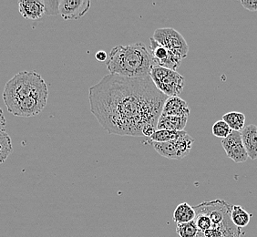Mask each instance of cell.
<instances>
[{"label": "cell", "mask_w": 257, "mask_h": 237, "mask_svg": "<svg viewBox=\"0 0 257 237\" xmlns=\"http://www.w3.org/2000/svg\"><path fill=\"white\" fill-rule=\"evenodd\" d=\"M187 122H188V117L161 115L157 123V130L181 132V131H184Z\"/></svg>", "instance_id": "14"}, {"label": "cell", "mask_w": 257, "mask_h": 237, "mask_svg": "<svg viewBox=\"0 0 257 237\" xmlns=\"http://www.w3.org/2000/svg\"><path fill=\"white\" fill-rule=\"evenodd\" d=\"M187 133L185 131L176 132V131H165V130H157L150 138L148 139L150 143H167L173 140L180 138Z\"/></svg>", "instance_id": "17"}, {"label": "cell", "mask_w": 257, "mask_h": 237, "mask_svg": "<svg viewBox=\"0 0 257 237\" xmlns=\"http://www.w3.org/2000/svg\"><path fill=\"white\" fill-rule=\"evenodd\" d=\"M241 134L248 158L255 160L257 159V126L254 124H249L243 128Z\"/></svg>", "instance_id": "13"}, {"label": "cell", "mask_w": 257, "mask_h": 237, "mask_svg": "<svg viewBox=\"0 0 257 237\" xmlns=\"http://www.w3.org/2000/svg\"><path fill=\"white\" fill-rule=\"evenodd\" d=\"M49 97L44 79L35 71H20L5 85L3 100L17 117H34L44 109Z\"/></svg>", "instance_id": "2"}, {"label": "cell", "mask_w": 257, "mask_h": 237, "mask_svg": "<svg viewBox=\"0 0 257 237\" xmlns=\"http://www.w3.org/2000/svg\"><path fill=\"white\" fill-rule=\"evenodd\" d=\"M176 232L179 237H196L198 229L193 220L192 222L177 224Z\"/></svg>", "instance_id": "20"}, {"label": "cell", "mask_w": 257, "mask_h": 237, "mask_svg": "<svg viewBox=\"0 0 257 237\" xmlns=\"http://www.w3.org/2000/svg\"><path fill=\"white\" fill-rule=\"evenodd\" d=\"M154 40L173 54L184 59L189 52V47L183 35L173 28H164L155 30Z\"/></svg>", "instance_id": "5"}, {"label": "cell", "mask_w": 257, "mask_h": 237, "mask_svg": "<svg viewBox=\"0 0 257 237\" xmlns=\"http://www.w3.org/2000/svg\"><path fill=\"white\" fill-rule=\"evenodd\" d=\"M90 6L89 0H60L59 15L65 20H78L86 15Z\"/></svg>", "instance_id": "9"}, {"label": "cell", "mask_w": 257, "mask_h": 237, "mask_svg": "<svg viewBox=\"0 0 257 237\" xmlns=\"http://www.w3.org/2000/svg\"><path fill=\"white\" fill-rule=\"evenodd\" d=\"M13 151L12 142L9 134L5 131H0V164L5 163Z\"/></svg>", "instance_id": "19"}, {"label": "cell", "mask_w": 257, "mask_h": 237, "mask_svg": "<svg viewBox=\"0 0 257 237\" xmlns=\"http://www.w3.org/2000/svg\"><path fill=\"white\" fill-rule=\"evenodd\" d=\"M149 76L155 87L168 98L178 97L183 92L184 78L176 70L154 66Z\"/></svg>", "instance_id": "4"}, {"label": "cell", "mask_w": 257, "mask_h": 237, "mask_svg": "<svg viewBox=\"0 0 257 237\" xmlns=\"http://www.w3.org/2000/svg\"><path fill=\"white\" fill-rule=\"evenodd\" d=\"M155 151L170 160H183L189 155L193 148L194 140L188 134L167 143H150Z\"/></svg>", "instance_id": "6"}, {"label": "cell", "mask_w": 257, "mask_h": 237, "mask_svg": "<svg viewBox=\"0 0 257 237\" xmlns=\"http://www.w3.org/2000/svg\"><path fill=\"white\" fill-rule=\"evenodd\" d=\"M150 53L155 66L173 70H176L181 66L183 59L179 57L178 55L173 54V52L169 51L163 46L159 44L158 42L154 40L153 37L150 38Z\"/></svg>", "instance_id": "7"}, {"label": "cell", "mask_w": 257, "mask_h": 237, "mask_svg": "<svg viewBox=\"0 0 257 237\" xmlns=\"http://www.w3.org/2000/svg\"><path fill=\"white\" fill-rule=\"evenodd\" d=\"M232 131L231 128L229 127L224 121H218L215 124L213 125V129H212V133L213 135L217 138L225 139L228 137L230 134L232 133Z\"/></svg>", "instance_id": "21"}, {"label": "cell", "mask_w": 257, "mask_h": 237, "mask_svg": "<svg viewBox=\"0 0 257 237\" xmlns=\"http://www.w3.org/2000/svg\"><path fill=\"white\" fill-rule=\"evenodd\" d=\"M251 214L244 210L242 206L234 204L231 208V220L233 224L238 228L247 226L251 220Z\"/></svg>", "instance_id": "16"}, {"label": "cell", "mask_w": 257, "mask_h": 237, "mask_svg": "<svg viewBox=\"0 0 257 237\" xmlns=\"http://www.w3.org/2000/svg\"><path fill=\"white\" fill-rule=\"evenodd\" d=\"M191 109L188 103L180 97H169L163 104L162 114L164 116L189 117Z\"/></svg>", "instance_id": "12"}, {"label": "cell", "mask_w": 257, "mask_h": 237, "mask_svg": "<svg viewBox=\"0 0 257 237\" xmlns=\"http://www.w3.org/2000/svg\"><path fill=\"white\" fill-rule=\"evenodd\" d=\"M222 146L228 157L234 163H242L247 161V153L242 144L240 132L232 131L228 137L222 140Z\"/></svg>", "instance_id": "8"}, {"label": "cell", "mask_w": 257, "mask_h": 237, "mask_svg": "<svg viewBox=\"0 0 257 237\" xmlns=\"http://www.w3.org/2000/svg\"><path fill=\"white\" fill-rule=\"evenodd\" d=\"M46 16L59 15V1L44 0Z\"/></svg>", "instance_id": "22"}, {"label": "cell", "mask_w": 257, "mask_h": 237, "mask_svg": "<svg viewBox=\"0 0 257 237\" xmlns=\"http://www.w3.org/2000/svg\"><path fill=\"white\" fill-rule=\"evenodd\" d=\"M6 122L5 115L3 112V109L0 108V131H5Z\"/></svg>", "instance_id": "25"}, {"label": "cell", "mask_w": 257, "mask_h": 237, "mask_svg": "<svg viewBox=\"0 0 257 237\" xmlns=\"http://www.w3.org/2000/svg\"><path fill=\"white\" fill-rule=\"evenodd\" d=\"M95 58L98 60V61H107L108 59V56L107 53L104 51V50H99L96 55H95Z\"/></svg>", "instance_id": "24"}, {"label": "cell", "mask_w": 257, "mask_h": 237, "mask_svg": "<svg viewBox=\"0 0 257 237\" xmlns=\"http://www.w3.org/2000/svg\"><path fill=\"white\" fill-rule=\"evenodd\" d=\"M241 232L240 228L236 227L230 218L220 224L212 225L205 232L198 231L196 237H241Z\"/></svg>", "instance_id": "10"}, {"label": "cell", "mask_w": 257, "mask_h": 237, "mask_svg": "<svg viewBox=\"0 0 257 237\" xmlns=\"http://www.w3.org/2000/svg\"><path fill=\"white\" fill-rule=\"evenodd\" d=\"M223 121L229 125L232 131L234 132H242L245 127V115L242 112L238 111H231L224 114L223 116Z\"/></svg>", "instance_id": "18"}, {"label": "cell", "mask_w": 257, "mask_h": 237, "mask_svg": "<svg viewBox=\"0 0 257 237\" xmlns=\"http://www.w3.org/2000/svg\"><path fill=\"white\" fill-rule=\"evenodd\" d=\"M167 96L150 76L127 78L108 74L89 88L90 111L109 134L144 137V128L157 129Z\"/></svg>", "instance_id": "1"}, {"label": "cell", "mask_w": 257, "mask_h": 237, "mask_svg": "<svg viewBox=\"0 0 257 237\" xmlns=\"http://www.w3.org/2000/svg\"><path fill=\"white\" fill-rule=\"evenodd\" d=\"M106 65L109 74L127 78L149 76L151 69L155 66L150 51L141 42L114 47L110 50Z\"/></svg>", "instance_id": "3"}, {"label": "cell", "mask_w": 257, "mask_h": 237, "mask_svg": "<svg viewBox=\"0 0 257 237\" xmlns=\"http://www.w3.org/2000/svg\"><path fill=\"white\" fill-rule=\"evenodd\" d=\"M241 5L249 11H257V0H242L240 1Z\"/></svg>", "instance_id": "23"}, {"label": "cell", "mask_w": 257, "mask_h": 237, "mask_svg": "<svg viewBox=\"0 0 257 237\" xmlns=\"http://www.w3.org/2000/svg\"><path fill=\"white\" fill-rule=\"evenodd\" d=\"M195 219V211L189 203H180L173 212V221L179 223L192 222Z\"/></svg>", "instance_id": "15"}, {"label": "cell", "mask_w": 257, "mask_h": 237, "mask_svg": "<svg viewBox=\"0 0 257 237\" xmlns=\"http://www.w3.org/2000/svg\"><path fill=\"white\" fill-rule=\"evenodd\" d=\"M19 9L26 20H38L46 16L44 0H22L19 2Z\"/></svg>", "instance_id": "11"}]
</instances>
